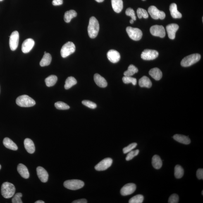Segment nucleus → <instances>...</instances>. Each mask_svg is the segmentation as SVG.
I'll return each mask as SVG.
<instances>
[{
    "label": "nucleus",
    "instance_id": "obj_1",
    "mask_svg": "<svg viewBox=\"0 0 203 203\" xmlns=\"http://www.w3.org/2000/svg\"><path fill=\"white\" fill-rule=\"evenodd\" d=\"M99 30V25L98 21L95 17H91L89 20V25L88 27L89 35L91 38L94 39L97 37Z\"/></svg>",
    "mask_w": 203,
    "mask_h": 203
},
{
    "label": "nucleus",
    "instance_id": "obj_2",
    "mask_svg": "<svg viewBox=\"0 0 203 203\" xmlns=\"http://www.w3.org/2000/svg\"><path fill=\"white\" fill-rule=\"evenodd\" d=\"M15 191L14 186L12 183L5 182L2 185L1 194L5 198L9 199L13 197Z\"/></svg>",
    "mask_w": 203,
    "mask_h": 203
},
{
    "label": "nucleus",
    "instance_id": "obj_3",
    "mask_svg": "<svg viewBox=\"0 0 203 203\" xmlns=\"http://www.w3.org/2000/svg\"><path fill=\"white\" fill-rule=\"evenodd\" d=\"M17 105L20 107H29L35 106V102L34 100L27 95L19 96L16 100Z\"/></svg>",
    "mask_w": 203,
    "mask_h": 203
},
{
    "label": "nucleus",
    "instance_id": "obj_4",
    "mask_svg": "<svg viewBox=\"0 0 203 203\" xmlns=\"http://www.w3.org/2000/svg\"><path fill=\"white\" fill-rule=\"evenodd\" d=\"M201 58V55L198 54L189 55L182 59L180 64L184 67L190 66L199 61Z\"/></svg>",
    "mask_w": 203,
    "mask_h": 203
},
{
    "label": "nucleus",
    "instance_id": "obj_5",
    "mask_svg": "<svg viewBox=\"0 0 203 203\" xmlns=\"http://www.w3.org/2000/svg\"><path fill=\"white\" fill-rule=\"evenodd\" d=\"M64 185L65 188L69 190H75L82 188L84 186V183L80 180H69L64 182Z\"/></svg>",
    "mask_w": 203,
    "mask_h": 203
},
{
    "label": "nucleus",
    "instance_id": "obj_6",
    "mask_svg": "<svg viewBox=\"0 0 203 203\" xmlns=\"http://www.w3.org/2000/svg\"><path fill=\"white\" fill-rule=\"evenodd\" d=\"M75 46L73 42H68L65 44L62 47L61 54L64 58H66L73 54L75 51Z\"/></svg>",
    "mask_w": 203,
    "mask_h": 203
},
{
    "label": "nucleus",
    "instance_id": "obj_7",
    "mask_svg": "<svg viewBox=\"0 0 203 203\" xmlns=\"http://www.w3.org/2000/svg\"><path fill=\"white\" fill-rule=\"evenodd\" d=\"M126 31L129 37L135 41H139L142 39L143 33L140 29L129 27H126Z\"/></svg>",
    "mask_w": 203,
    "mask_h": 203
},
{
    "label": "nucleus",
    "instance_id": "obj_8",
    "mask_svg": "<svg viewBox=\"0 0 203 203\" xmlns=\"http://www.w3.org/2000/svg\"><path fill=\"white\" fill-rule=\"evenodd\" d=\"M148 11L151 17L154 19H160L161 20H163L166 17V14L164 12L160 11L154 6H150L148 10Z\"/></svg>",
    "mask_w": 203,
    "mask_h": 203
},
{
    "label": "nucleus",
    "instance_id": "obj_9",
    "mask_svg": "<svg viewBox=\"0 0 203 203\" xmlns=\"http://www.w3.org/2000/svg\"><path fill=\"white\" fill-rule=\"evenodd\" d=\"M9 44L10 49L12 51H15L18 48L19 35L18 31H14L12 32L10 37Z\"/></svg>",
    "mask_w": 203,
    "mask_h": 203
},
{
    "label": "nucleus",
    "instance_id": "obj_10",
    "mask_svg": "<svg viewBox=\"0 0 203 203\" xmlns=\"http://www.w3.org/2000/svg\"><path fill=\"white\" fill-rule=\"evenodd\" d=\"M150 31L153 35L164 38L166 35L164 27L162 25H155L153 26L150 29Z\"/></svg>",
    "mask_w": 203,
    "mask_h": 203
},
{
    "label": "nucleus",
    "instance_id": "obj_11",
    "mask_svg": "<svg viewBox=\"0 0 203 203\" xmlns=\"http://www.w3.org/2000/svg\"><path fill=\"white\" fill-rule=\"evenodd\" d=\"M113 163V160L111 158H105L95 166V169L97 171H104L111 166Z\"/></svg>",
    "mask_w": 203,
    "mask_h": 203
},
{
    "label": "nucleus",
    "instance_id": "obj_12",
    "mask_svg": "<svg viewBox=\"0 0 203 203\" xmlns=\"http://www.w3.org/2000/svg\"><path fill=\"white\" fill-rule=\"evenodd\" d=\"M159 55L158 52L154 50L145 49L141 54V58L145 60H151L156 59Z\"/></svg>",
    "mask_w": 203,
    "mask_h": 203
},
{
    "label": "nucleus",
    "instance_id": "obj_13",
    "mask_svg": "<svg viewBox=\"0 0 203 203\" xmlns=\"http://www.w3.org/2000/svg\"><path fill=\"white\" fill-rule=\"evenodd\" d=\"M136 186L134 183H128L126 184L122 188L120 193L123 196L130 195L135 192Z\"/></svg>",
    "mask_w": 203,
    "mask_h": 203
},
{
    "label": "nucleus",
    "instance_id": "obj_14",
    "mask_svg": "<svg viewBox=\"0 0 203 203\" xmlns=\"http://www.w3.org/2000/svg\"><path fill=\"white\" fill-rule=\"evenodd\" d=\"M35 45V42L32 39H28L24 41L22 46V52L25 54L29 53Z\"/></svg>",
    "mask_w": 203,
    "mask_h": 203
},
{
    "label": "nucleus",
    "instance_id": "obj_15",
    "mask_svg": "<svg viewBox=\"0 0 203 203\" xmlns=\"http://www.w3.org/2000/svg\"><path fill=\"white\" fill-rule=\"evenodd\" d=\"M107 56L109 61L114 63H118L120 59L119 53L115 50L111 49L108 51Z\"/></svg>",
    "mask_w": 203,
    "mask_h": 203
},
{
    "label": "nucleus",
    "instance_id": "obj_16",
    "mask_svg": "<svg viewBox=\"0 0 203 203\" xmlns=\"http://www.w3.org/2000/svg\"><path fill=\"white\" fill-rule=\"evenodd\" d=\"M179 26L176 24H169L166 27V30L168 32V37L173 39H175V34L179 29Z\"/></svg>",
    "mask_w": 203,
    "mask_h": 203
},
{
    "label": "nucleus",
    "instance_id": "obj_17",
    "mask_svg": "<svg viewBox=\"0 0 203 203\" xmlns=\"http://www.w3.org/2000/svg\"><path fill=\"white\" fill-rule=\"evenodd\" d=\"M37 172L39 179L43 182L48 181L49 175L46 170L42 167L39 166L37 168Z\"/></svg>",
    "mask_w": 203,
    "mask_h": 203
},
{
    "label": "nucleus",
    "instance_id": "obj_18",
    "mask_svg": "<svg viewBox=\"0 0 203 203\" xmlns=\"http://www.w3.org/2000/svg\"><path fill=\"white\" fill-rule=\"evenodd\" d=\"M24 146L27 152L33 154L35 152V147L33 141L28 138L26 139L24 142Z\"/></svg>",
    "mask_w": 203,
    "mask_h": 203
},
{
    "label": "nucleus",
    "instance_id": "obj_19",
    "mask_svg": "<svg viewBox=\"0 0 203 203\" xmlns=\"http://www.w3.org/2000/svg\"><path fill=\"white\" fill-rule=\"evenodd\" d=\"M94 82L99 87L102 88H105L107 86V82L104 78L102 77L99 74H95L94 75Z\"/></svg>",
    "mask_w": 203,
    "mask_h": 203
},
{
    "label": "nucleus",
    "instance_id": "obj_20",
    "mask_svg": "<svg viewBox=\"0 0 203 203\" xmlns=\"http://www.w3.org/2000/svg\"><path fill=\"white\" fill-rule=\"evenodd\" d=\"M111 5L114 11L117 13H120L123 9L122 0H111Z\"/></svg>",
    "mask_w": 203,
    "mask_h": 203
},
{
    "label": "nucleus",
    "instance_id": "obj_21",
    "mask_svg": "<svg viewBox=\"0 0 203 203\" xmlns=\"http://www.w3.org/2000/svg\"><path fill=\"white\" fill-rule=\"evenodd\" d=\"M17 170L19 173L22 177L25 179H27L30 177V173L26 166L23 164H19L18 165Z\"/></svg>",
    "mask_w": 203,
    "mask_h": 203
},
{
    "label": "nucleus",
    "instance_id": "obj_22",
    "mask_svg": "<svg viewBox=\"0 0 203 203\" xmlns=\"http://www.w3.org/2000/svg\"><path fill=\"white\" fill-rule=\"evenodd\" d=\"M3 145L7 148L13 151H16L18 149L16 144L9 138H5L3 139Z\"/></svg>",
    "mask_w": 203,
    "mask_h": 203
},
{
    "label": "nucleus",
    "instance_id": "obj_23",
    "mask_svg": "<svg viewBox=\"0 0 203 203\" xmlns=\"http://www.w3.org/2000/svg\"><path fill=\"white\" fill-rule=\"evenodd\" d=\"M169 9L172 16L173 18L180 19L182 18V14L177 10V6L176 3H172L170 5Z\"/></svg>",
    "mask_w": 203,
    "mask_h": 203
},
{
    "label": "nucleus",
    "instance_id": "obj_24",
    "mask_svg": "<svg viewBox=\"0 0 203 203\" xmlns=\"http://www.w3.org/2000/svg\"><path fill=\"white\" fill-rule=\"evenodd\" d=\"M149 74L152 78L156 81L160 80L162 77V73L161 70L158 68H154L150 70Z\"/></svg>",
    "mask_w": 203,
    "mask_h": 203
},
{
    "label": "nucleus",
    "instance_id": "obj_25",
    "mask_svg": "<svg viewBox=\"0 0 203 203\" xmlns=\"http://www.w3.org/2000/svg\"><path fill=\"white\" fill-rule=\"evenodd\" d=\"M173 138L177 142L182 144H188L191 142L190 139L188 137L184 135H175L173 136Z\"/></svg>",
    "mask_w": 203,
    "mask_h": 203
},
{
    "label": "nucleus",
    "instance_id": "obj_26",
    "mask_svg": "<svg viewBox=\"0 0 203 203\" xmlns=\"http://www.w3.org/2000/svg\"><path fill=\"white\" fill-rule=\"evenodd\" d=\"M139 85L141 87L150 88L152 87V83L149 78L146 76H143L139 80Z\"/></svg>",
    "mask_w": 203,
    "mask_h": 203
},
{
    "label": "nucleus",
    "instance_id": "obj_27",
    "mask_svg": "<svg viewBox=\"0 0 203 203\" xmlns=\"http://www.w3.org/2000/svg\"><path fill=\"white\" fill-rule=\"evenodd\" d=\"M153 167L156 169H160L162 166L163 163L160 157L158 155L153 156L152 161Z\"/></svg>",
    "mask_w": 203,
    "mask_h": 203
},
{
    "label": "nucleus",
    "instance_id": "obj_28",
    "mask_svg": "<svg viewBox=\"0 0 203 203\" xmlns=\"http://www.w3.org/2000/svg\"><path fill=\"white\" fill-rule=\"evenodd\" d=\"M52 56L49 53H46L44 54L40 62V66L42 67H44L49 66L50 64L52 61Z\"/></svg>",
    "mask_w": 203,
    "mask_h": 203
},
{
    "label": "nucleus",
    "instance_id": "obj_29",
    "mask_svg": "<svg viewBox=\"0 0 203 203\" xmlns=\"http://www.w3.org/2000/svg\"><path fill=\"white\" fill-rule=\"evenodd\" d=\"M77 14L76 12L74 10H70L67 11L65 13L64 15V20L66 23H69L72 19L77 16Z\"/></svg>",
    "mask_w": 203,
    "mask_h": 203
},
{
    "label": "nucleus",
    "instance_id": "obj_30",
    "mask_svg": "<svg viewBox=\"0 0 203 203\" xmlns=\"http://www.w3.org/2000/svg\"><path fill=\"white\" fill-rule=\"evenodd\" d=\"M57 80V77L56 76L54 75L49 76L45 80L46 85L48 87L53 86L56 84Z\"/></svg>",
    "mask_w": 203,
    "mask_h": 203
},
{
    "label": "nucleus",
    "instance_id": "obj_31",
    "mask_svg": "<svg viewBox=\"0 0 203 203\" xmlns=\"http://www.w3.org/2000/svg\"><path fill=\"white\" fill-rule=\"evenodd\" d=\"M77 81L73 77H68L65 81L64 85L65 89L66 90L71 88L73 85L77 84Z\"/></svg>",
    "mask_w": 203,
    "mask_h": 203
},
{
    "label": "nucleus",
    "instance_id": "obj_32",
    "mask_svg": "<svg viewBox=\"0 0 203 203\" xmlns=\"http://www.w3.org/2000/svg\"><path fill=\"white\" fill-rule=\"evenodd\" d=\"M138 72V68L133 65H130L128 67V70L125 72L124 75L125 76L131 77Z\"/></svg>",
    "mask_w": 203,
    "mask_h": 203
},
{
    "label": "nucleus",
    "instance_id": "obj_33",
    "mask_svg": "<svg viewBox=\"0 0 203 203\" xmlns=\"http://www.w3.org/2000/svg\"><path fill=\"white\" fill-rule=\"evenodd\" d=\"M184 170L182 167L179 165H177L175 168L174 174L177 179H180L183 176Z\"/></svg>",
    "mask_w": 203,
    "mask_h": 203
},
{
    "label": "nucleus",
    "instance_id": "obj_34",
    "mask_svg": "<svg viewBox=\"0 0 203 203\" xmlns=\"http://www.w3.org/2000/svg\"><path fill=\"white\" fill-rule=\"evenodd\" d=\"M144 200L143 196L141 194H138L131 198L129 200L130 203H142Z\"/></svg>",
    "mask_w": 203,
    "mask_h": 203
},
{
    "label": "nucleus",
    "instance_id": "obj_35",
    "mask_svg": "<svg viewBox=\"0 0 203 203\" xmlns=\"http://www.w3.org/2000/svg\"><path fill=\"white\" fill-rule=\"evenodd\" d=\"M137 13L138 17L139 19H142V18L144 19L148 18V14L145 10L142 8H139L137 10Z\"/></svg>",
    "mask_w": 203,
    "mask_h": 203
},
{
    "label": "nucleus",
    "instance_id": "obj_36",
    "mask_svg": "<svg viewBox=\"0 0 203 203\" xmlns=\"http://www.w3.org/2000/svg\"><path fill=\"white\" fill-rule=\"evenodd\" d=\"M55 106L56 109L60 110H66L70 108V106L68 104L61 101L57 102L55 103Z\"/></svg>",
    "mask_w": 203,
    "mask_h": 203
},
{
    "label": "nucleus",
    "instance_id": "obj_37",
    "mask_svg": "<svg viewBox=\"0 0 203 203\" xmlns=\"http://www.w3.org/2000/svg\"><path fill=\"white\" fill-rule=\"evenodd\" d=\"M123 81L125 84L131 83L132 85H135L137 84V80L131 77L124 76L122 78Z\"/></svg>",
    "mask_w": 203,
    "mask_h": 203
},
{
    "label": "nucleus",
    "instance_id": "obj_38",
    "mask_svg": "<svg viewBox=\"0 0 203 203\" xmlns=\"http://www.w3.org/2000/svg\"><path fill=\"white\" fill-rule=\"evenodd\" d=\"M139 150H136L135 151H131L130 152H128V154L127 155L126 160V161H130L131 160L139 154Z\"/></svg>",
    "mask_w": 203,
    "mask_h": 203
},
{
    "label": "nucleus",
    "instance_id": "obj_39",
    "mask_svg": "<svg viewBox=\"0 0 203 203\" xmlns=\"http://www.w3.org/2000/svg\"><path fill=\"white\" fill-rule=\"evenodd\" d=\"M126 14L128 16L131 17L132 19L134 21H135L136 20V17L135 14V11L133 9L130 8H127L125 12Z\"/></svg>",
    "mask_w": 203,
    "mask_h": 203
},
{
    "label": "nucleus",
    "instance_id": "obj_40",
    "mask_svg": "<svg viewBox=\"0 0 203 203\" xmlns=\"http://www.w3.org/2000/svg\"><path fill=\"white\" fill-rule=\"evenodd\" d=\"M137 144L135 143H134L128 145V147H126L124 148L123 150V152L124 154H126L127 153L130 152L133 149L135 148L137 146Z\"/></svg>",
    "mask_w": 203,
    "mask_h": 203
},
{
    "label": "nucleus",
    "instance_id": "obj_41",
    "mask_svg": "<svg viewBox=\"0 0 203 203\" xmlns=\"http://www.w3.org/2000/svg\"><path fill=\"white\" fill-rule=\"evenodd\" d=\"M82 104L87 107L91 108V109H94L97 107V105L93 102L88 100H84L82 101Z\"/></svg>",
    "mask_w": 203,
    "mask_h": 203
},
{
    "label": "nucleus",
    "instance_id": "obj_42",
    "mask_svg": "<svg viewBox=\"0 0 203 203\" xmlns=\"http://www.w3.org/2000/svg\"><path fill=\"white\" fill-rule=\"evenodd\" d=\"M22 194L20 193H18L15 194L14 197L12 199V202L13 203H22L21 197Z\"/></svg>",
    "mask_w": 203,
    "mask_h": 203
},
{
    "label": "nucleus",
    "instance_id": "obj_43",
    "mask_svg": "<svg viewBox=\"0 0 203 203\" xmlns=\"http://www.w3.org/2000/svg\"><path fill=\"white\" fill-rule=\"evenodd\" d=\"M179 200L178 196L176 194H173L170 196L168 202L169 203H178Z\"/></svg>",
    "mask_w": 203,
    "mask_h": 203
},
{
    "label": "nucleus",
    "instance_id": "obj_44",
    "mask_svg": "<svg viewBox=\"0 0 203 203\" xmlns=\"http://www.w3.org/2000/svg\"><path fill=\"white\" fill-rule=\"evenodd\" d=\"M197 176L199 180L203 179V169L202 168H199L197 170Z\"/></svg>",
    "mask_w": 203,
    "mask_h": 203
},
{
    "label": "nucleus",
    "instance_id": "obj_45",
    "mask_svg": "<svg viewBox=\"0 0 203 203\" xmlns=\"http://www.w3.org/2000/svg\"><path fill=\"white\" fill-rule=\"evenodd\" d=\"M54 6H60L63 3V0H53L52 2Z\"/></svg>",
    "mask_w": 203,
    "mask_h": 203
},
{
    "label": "nucleus",
    "instance_id": "obj_46",
    "mask_svg": "<svg viewBox=\"0 0 203 203\" xmlns=\"http://www.w3.org/2000/svg\"><path fill=\"white\" fill-rule=\"evenodd\" d=\"M87 202L86 199H79V200H76L72 202L73 203H87Z\"/></svg>",
    "mask_w": 203,
    "mask_h": 203
},
{
    "label": "nucleus",
    "instance_id": "obj_47",
    "mask_svg": "<svg viewBox=\"0 0 203 203\" xmlns=\"http://www.w3.org/2000/svg\"><path fill=\"white\" fill-rule=\"evenodd\" d=\"M44 201H41V200H39L36 201V202H35V203H44Z\"/></svg>",
    "mask_w": 203,
    "mask_h": 203
},
{
    "label": "nucleus",
    "instance_id": "obj_48",
    "mask_svg": "<svg viewBox=\"0 0 203 203\" xmlns=\"http://www.w3.org/2000/svg\"><path fill=\"white\" fill-rule=\"evenodd\" d=\"M96 1H97L98 2H103L104 0H95Z\"/></svg>",
    "mask_w": 203,
    "mask_h": 203
},
{
    "label": "nucleus",
    "instance_id": "obj_49",
    "mask_svg": "<svg viewBox=\"0 0 203 203\" xmlns=\"http://www.w3.org/2000/svg\"><path fill=\"white\" fill-rule=\"evenodd\" d=\"M134 22V21L133 20L131 19L130 20V23L131 24L133 23Z\"/></svg>",
    "mask_w": 203,
    "mask_h": 203
},
{
    "label": "nucleus",
    "instance_id": "obj_50",
    "mask_svg": "<svg viewBox=\"0 0 203 203\" xmlns=\"http://www.w3.org/2000/svg\"><path fill=\"white\" fill-rule=\"evenodd\" d=\"M1 164H0V170H1Z\"/></svg>",
    "mask_w": 203,
    "mask_h": 203
},
{
    "label": "nucleus",
    "instance_id": "obj_51",
    "mask_svg": "<svg viewBox=\"0 0 203 203\" xmlns=\"http://www.w3.org/2000/svg\"><path fill=\"white\" fill-rule=\"evenodd\" d=\"M202 195H203V190H202Z\"/></svg>",
    "mask_w": 203,
    "mask_h": 203
},
{
    "label": "nucleus",
    "instance_id": "obj_52",
    "mask_svg": "<svg viewBox=\"0 0 203 203\" xmlns=\"http://www.w3.org/2000/svg\"><path fill=\"white\" fill-rule=\"evenodd\" d=\"M3 1V0H0V1Z\"/></svg>",
    "mask_w": 203,
    "mask_h": 203
},
{
    "label": "nucleus",
    "instance_id": "obj_53",
    "mask_svg": "<svg viewBox=\"0 0 203 203\" xmlns=\"http://www.w3.org/2000/svg\"><path fill=\"white\" fill-rule=\"evenodd\" d=\"M143 1H145L146 0H142Z\"/></svg>",
    "mask_w": 203,
    "mask_h": 203
}]
</instances>
